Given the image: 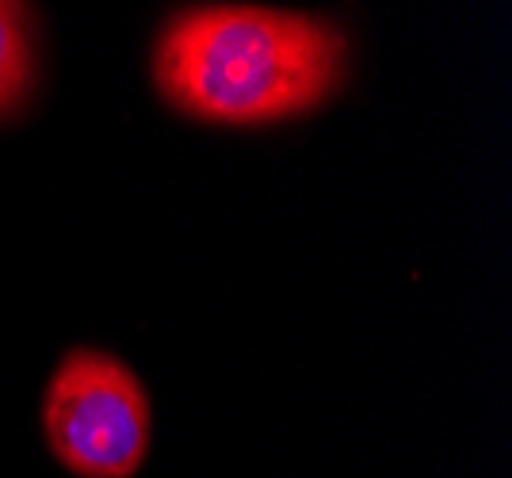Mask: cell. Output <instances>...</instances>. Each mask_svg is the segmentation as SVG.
I'll use <instances>...</instances> for the list:
<instances>
[{"mask_svg":"<svg viewBox=\"0 0 512 478\" xmlns=\"http://www.w3.org/2000/svg\"><path fill=\"white\" fill-rule=\"evenodd\" d=\"M344 35L329 20L256 8H188L157 39L153 77L172 108L256 127L325 104L344 77Z\"/></svg>","mask_w":512,"mask_h":478,"instance_id":"obj_1","label":"cell"},{"mask_svg":"<svg viewBox=\"0 0 512 478\" xmlns=\"http://www.w3.org/2000/svg\"><path fill=\"white\" fill-rule=\"evenodd\" d=\"M31 35H27V12L20 4H0V111L20 104L31 85Z\"/></svg>","mask_w":512,"mask_h":478,"instance_id":"obj_3","label":"cell"},{"mask_svg":"<svg viewBox=\"0 0 512 478\" xmlns=\"http://www.w3.org/2000/svg\"><path fill=\"white\" fill-rule=\"evenodd\" d=\"M43 429L77 478H130L150 452V394L111 352L73 348L46 387Z\"/></svg>","mask_w":512,"mask_h":478,"instance_id":"obj_2","label":"cell"}]
</instances>
